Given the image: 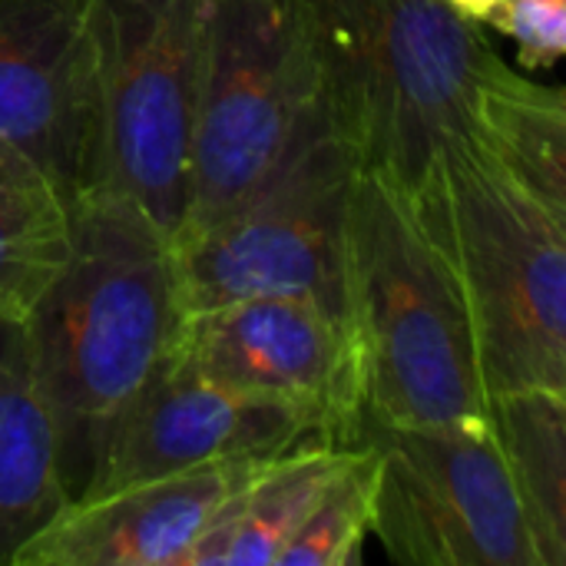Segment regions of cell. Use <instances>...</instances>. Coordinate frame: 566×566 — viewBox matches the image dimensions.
Listing matches in <instances>:
<instances>
[{"instance_id": "1", "label": "cell", "mask_w": 566, "mask_h": 566, "mask_svg": "<svg viewBox=\"0 0 566 566\" xmlns=\"http://www.w3.org/2000/svg\"><path fill=\"white\" fill-rule=\"evenodd\" d=\"M179 318L172 239L119 192L80 196L70 255L23 318L70 501L86 494L113 428L169 358Z\"/></svg>"}, {"instance_id": "12", "label": "cell", "mask_w": 566, "mask_h": 566, "mask_svg": "<svg viewBox=\"0 0 566 566\" xmlns=\"http://www.w3.org/2000/svg\"><path fill=\"white\" fill-rule=\"evenodd\" d=\"M272 458L222 461L70 501L13 566H189L226 504Z\"/></svg>"}, {"instance_id": "13", "label": "cell", "mask_w": 566, "mask_h": 566, "mask_svg": "<svg viewBox=\"0 0 566 566\" xmlns=\"http://www.w3.org/2000/svg\"><path fill=\"white\" fill-rule=\"evenodd\" d=\"M66 504L56 424L30 361L23 322L0 318V566H13L20 547Z\"/></svg>"}, {"instance_id": "2", "label": "cell", "mask_w": 566, "mask_h": 566, "mask_svg": "<svg viewBox=\"0 0 566 566\" xmlns=\"http://www.w3.org/2000/svg\"><path fill=\"white\" fill-rule=\"evenodd\" d=\"M315 103L358 172L411 192L471 139L474 90L497 53L448 0H295Z\"/></svg>"}, {"instance_id": "8", "label": "cell", "mask_w": 566, "mask_h": 566, "mask_svg": "<svg viewBox=\"0 0 566 566\" xmlns=\"http://www.w3.org/2000/svg\"><path fill=\"white\" fill-rule=\"evenodd\" d=\"M352 444L378 458L371 534L395 564L544 566L491 421L388 424L365 408Z\"/></svg>"}, {"instance_id": "17", "label": "cell", "mask_w": 566, "mask_h": 566, "mask_svg": "<svg viewBox=\"0 0 566 566\" xmlns=\"http://www.w3.org/2000/svg\"><path fill=\"white\" fill-rule=\"evenodd\" d=\"M73 199L27 156L0 146V318L23 322L60 275Z\"/></svg>"}, {"instance_id": "14", "label": "cell", "mask_w": 566, "mask_h": 566, "mask_svg": "<svg viewBox=\"0 0 566 566\" xmlns=\"http://www.w3.org/2000/svg\"><path fill=\"white\" fill-rule=\"evenodd\" d=\"M471 139L517 186L566 219V96L494 53L474 90Z\"/></svg>"}, {"instance_id": "11", "label": "cell", "mask_w": 566, "mask_h": 566, "mask_svg": "<svg viewBox=\"0 0 566 566\" xmlns=\"http://www.w3.org/2000/svg\"><path fill=\"white\" fill-rule=\"evenodd\" d=\"M305 444H332L308 415L239 395L166 358L113 428L86 494L222 461L279 458Z\"/></svg>"}, {"instance_id": "4", "label": "cell", "mask_w": 566, "mask_h": 566, "mask_svg": "<svg viewBox=\"0 0 566 566\" xmlns=\"http://www.w3.org/2000/svg\"><path fill=\"white\" fill-rule=\"evenodd\" d=\"M348 298L365 408L388 424H481L491 391L461 289L408 192L355 172Z\"/></svg>"}, {"instance_id": "20", "label": "cell", "mask_w": 566, "mask_h": 566, "mask_svg": "<svg viewBox=\"0 0 566 566\" xmlns=\"http://www.w3.org/2000/svg\"><path fill=\"white\" fill-rule=\"evenodd\" d=\"M451 3V10H458L464 20H471V23H484L488 17H491V10L501 3V0H448Z\"/></svg>"}, {"instance_id": "3", "label": "cell", "mask_w": 566, "mask_h": 566, "mask_svg": "<svg viewBox=\"0 0 566 566\" xmlns=\"http://www.w3.org/2000/svg\"><path fill=\"white\" fill-rule=\"evenodd\" d=\"M408 199L461 289L488 391H566L564 216L474 139L441 153Z\"/></svg>"}, {"instance_id": "19", "label": "cell", "mask_w": 566, "mask_h": 566, "mask_svg": "<svg viewBox=\"0 0 566 566\" xmlns=\"http://www.w3.org/2000/svg\"><path fill=\"white\" fill-rule=\"evenodd\" d=\"M488 27L517 43V63L527 70H551L566 53V0H501Z\"/></svg>"}, {"instance_id": "15", "label": "cell", "mask_w": 566, "mask_h": 566, "mask_svg": "<svg viewBox=\"0 0 566 566\" xmlns=\"http://www.w3.org/2000/svg\"><path fill=\"white\" fill-rule=\"evenodd\" d=\"M345 444H305L272 458L219 514L189 566H275Z\"/></svg>"}, {"instance_id": "18", "label": "cell", "mask_w": 566, "mask_h": 566, "mask_svg": "<svg viewBox=\"0 0 566 566\" xmlns=\"http://www.w3.org/2000/svg\"><path fill=\"white\" fill-rule=\"evenodd\" d=\"M378 458L368 444H345L338 468L275 566H352L371 537Z\"/></svg>"}, {"instance_id": "10", "label": "cell", "mask_w": 566, "mask_h": 566, "mask_svg": "<svg viewBox=\"0 0 566 566\" xmlns=\"http://www.w3.org/2000/svg\"><path fill=\"white\" fill-rule=\"evenodd\" d=\"M96 0H0V146L73 202L96 189Z\"/></svg>"}, {"instance_id": "5", "label": "cell", "mask_w": 566, "mask_h": 566, "mask_svg": "<svg viewBox=\"0 0 566 566\" xmlns=\"http://www.w3.org/2000/svg\"><path fill=\"white\" fill-rule=\"evenodd\" d=\"M355 172L348 149L315 103L275 169L245 199L172 242L182 312L252 295H295L352 328L348 212Z\"/></svg>"}, {"instance_id": "7", "label": "cell", "mask_w": 566, "mask_h": 566, "mask_svg": "<svg viewBox=\"0 0 566 566\" xmlns=\"http://www.w3.org/2000/svg\"><path fill=\"white\" fill-rule=\"evenodd\" d=\"M96 189L169 239L189 206L202 0H96Z\"/></svg>"}, {"instance_id": "9", "label": "cell", "mask_w": 566, "mask_h": 566, "mask_svg": "<svg viewBox=\"0 0 566 566\" xmlns=\"http://www.w3.org/2000/svg\"><path fill=\"white\" fill-rule=\"evenodd\" d=\"M169 358L239 395L308 415L332 444H352L365 411L355 332L295 295H252L182 312Z\"/></svg>"}, {"instance_id": "6", "label": "cell", "mask_w": 566, "mask_h": 566, "mask_svg": "<svg viewBox=\"0 0 566 566\" xmlns=\"http://www.w3.org/2000/svg\"><path fill=\"white\" fill-rule=\"evenodd\" d=\"M312 106L315 73L295 0H202L189 206L176 239L245 199Z\"/></svg>"}, {"instance_id": "16", "label": "cell", "mask_w": 566, "mask_h": 566, "mask_svg": "<svg viewBox=\"0 0 566 566\" xmlns=\"http://www.w3.org/2000/svg\"><path fill=\"white\" fill-rule=\"evenodd\" d=\"M488 408L541 564L566 566V391H497Z\"/></svg>"}]
</instances>
